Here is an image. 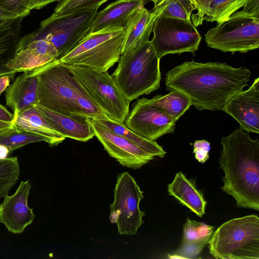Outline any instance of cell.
Here are the masks:
<instances>
[{"instance_id":"obj_1","label":"cell","mask_w":259,"mask_h":259,"mask_svg":"<svg viewBox=\"0 0 259 259\" xmlns=\"http://www.w3.org/2000/svg\"><path fill=\"white\" fill-rule=\"evenodd\" d=\"M166 89L178 91L198 110L223 111L227 102L248 85L251 71L226 63L186 61L166 73Z\"/></svg>"},{"instance_id":"obj_2","label":"cell","mask_w":259,"mask_h":259,"mask_svg":"<svg viewBox=\"0 0 259 259\" xmlns=\"http://www.w3.org/2000/svg\"><path fill=\"white\" fill-rule=\"evenodd\" d=\"M220 167L225 173L221 189L238 207L259 210V141L240 127L223 137Z\"/></svg>"},{"instance_id":"obj_3","label":"cell","mask_w":259,"mask_h":259,"mask_svg":"<svg viewBox=\"0 0 259 259\" xmlns=\"http://www.w3.org/2000/svg\"><path fill=\"white\" fill-rule=\"evenodd\" d=\"M31 71L38 78V104L68 116L94 119L107 117L68 67L58 59Z\"/></svg>"},{"instance_id":"obj_4","label":"cell","mask_w":259,"mask_h":259,"mask_svg":"<svg viewBox=\"0 0 259 259\" xmlns=\"http://www.w3.org/2000/svg\"><path fill=\"white\" fill-rule=\"evenodd\" d=\"M111 76L130 102L160 88V60L150 40L122 54Z\"/></svg>"},{"instance_id":"obj_5","label":"cell","mask_w":259,"mask_h":259,"mask_svg":"<svg viewBox=\"0 0 259 259\" xmlns=\"http://www.w3.org/2000/svg\"><path fill=\"white\" fill-rule=\"evenodd\" d=\"M216 259H259V218L232 219L213 232L208 242Z\"/></svg>"},{"instance_id":"obj_6","label":"cell","mask_w":259,"mask_h":259,"mask_svg":"<svg viewBox=\"0 0 259 259\" xmlns=\"http://www.w3.org/2000/svg\"><path fill=\"white\" fill-rule=\"evenodd\" d=\"M98 10L83 9L60 16L52 14L40 23L37 29L21 37L17 48L34 40L44 39L54 45L59 60L90 33Z\"/></svg>"},{"instance_id":"obj_7","label":"cell","mask_w":259,"mask_h":259,"mask_svg":"<svg viewBox=\"0 0 259 259\" xmlns=\"http://www.w3.org/2000/svg\"><path fill=\"white\" fill-rule=\"evenodd\" d=\"M124 38L122 27L89 33L74 49L59 59L67 66H85L107 71L121 55Z\"/></svg>"},{"instance_id":"obj_8","label":"cell","mask_w":259,"mask_h":259,"mask_svg":"<svg viewBox=\"0 0 259 259\" xmlns=\"http://www.w3.org/2000/svg\"><path fill=\"white\" fill-rule=\"evenodd\" d=\"M67 66L105 115L123 123L129 113L131 102L124 97L111 75L107 71L88 67Z\"/></svg>"},{"instance_id":"obj_9","label":"cell","mask_w":259,"mask_h":259,"mask_svg":"<svg viewBox=\"0 0 259 259\" xmlns=\"http://www.w3.org/2000/svg\"><path fill=\"white\" fill-rule=\"evenodd\" d=\"M207 47L223 52L247 53L258 48L259 18L236 11L204 35Z\"/></svg>"},{"instance_id":"obj_10","label":"cell","mask_w":259,"mask_h":259,"mask_svg":"<svg viewBox=\"0 0 259 259\" xmlns=\"http://www.w3.org/2000/svg\"><path fill=\"white\" fill-rule=\"evenodd\" d=\"M134 178L128 172L118 174L114 189V201L110 205L109 220L116 224L121 235H134L144 223V211L140 203L144 197Z\"/></svg>"},{"instance_id":"obj_11","label":"cell","mask_w":259,"mask_h":259,"mask_svg":"<svg viewBox=\"0 0 259 259\" xmlns=\"http://www.w3.org/2000/svg\"><path fill=\"white\" fill-rule=\"evenodd\" d=\"M150 40L158 58L167 54L189 52L195 55L202 37L191 21L158 15Z\"/></svg>"},{"instance_id":"obj_12","label":"cell","mask_w":259,"mask_h":259,"mask_svg":"<svg viewBox=\"0 0 259 259\" xmlns=\"http://www.w3.org/2000/svg\"><path fill=\"white\" fill-rule=\"evenodd\" d=\"M125 121V125L130 130L151 141L174 133L176 123L161 109L152 105L150 99L145 98L135 103Z\"/></svg>"},{"instance_id":"obj_13","label":"cell","mask_w":259,"mask_h":259,"mask_svg":"<svg viewBox=\"0 0 259 259\" xmlns=\"http://www.w3.org/2000/svg\"><path fill=\"white\" fill-rule=\"evenodd\" d=\"M95 136L109 155L123 166L136 169L155 157L128 140L109 130L97 119L90 118Z\"/></svg>"},{"instance_id":"obj_14","label":"cell","mask_w":259,"mask_h":259,"mask_svg":"<svg viewBox=\"0 0 259 259\" xmlns=\"http://www.w3.org/2000/svg\"><path fill=\"white\" fill-rule=\"evenodd\" d=\"M31 183L21 181L12 195H6L0 204V222L9 232L20 234L33 221L35 215L28 205Z\"/></svg>"},{"instance_id":"obj_15","label":"cell","mask_w":259,"mask_h":259,"mask_svg":"<svg viewBox=\"0 0 259 259\" xmlns=\"http://www.w3.org/2000/svg\"><path fill=\"white\" fill-rule=\"evenodd\" d=\"M247 133H259V78L251 85L232 97L223 110Z\"/></svg>"},{"instance_id":"obj_16","label":"cell","mask_w":259,"mask_h":259,"mask_svg":"<svg viewBox=\"0 0 259 259\" xmlns=\"http://www.w3.org/2000/svg\"><path fill=\"white\" fill-rule=\"evenodd\" d=\"M58 56L52 43L44 39L34 40L17 48L7 67L16 73L30 71L57 59Z\"/></svg>"},{"instance_id":"obj_17","label":"cell","mask_w":259,"mask_h":259,"mask_svg":"<svg viewBox=\"0 0 259 259\" xmlns=\"http://www.w3.org/2000/svg\"><path fill=\"white\" fill-rule=\"evenodd\" d=\"M6 105L13 111L14 118L38 103V78L31 71L18 75L5 91Z\"/></svg>"},{"instance_id":"obj_18","label":"cell","mask_w":259,"mask_h":259,"mask_svg":"<svg viewBox=\"0 0 259 259\" xmlns=\"http://www.w3.org/2000/svg\"><path fill=\"white\" fill-rule=\"evenodd\" d=\"M34 106L64 137L87 142L95 136L90 118L84 116H68L37 104Z\"/></svg>"},{"instance_id":"obj_19","label":"cell","mask_w":259,"mask_h":259,"mask_svg":"<svg viewBox=\"0 0 259 259\" xmlns=\"http://www.w3.org/2000/svg\"><path fill=\"white\" fill-rule=\"evenodd\" d=\"M158 15L156 10H148L145 7L137 9L130 15L123 28L124 38L121 55L149 40Z\"/></svg>"},{"instance_id":"obj_20","label":"cell","mask_w":259,"mask_h":259,"mask_svg":"<svg viewBox=\"0 0 259 259\" xmlns=\"http://www.w3.org/2000/svg\"><path fill=\"white\" fill-rule=\"evenodd\" d=\"M147 3V0H117L111 3L97 13L90 33L108 28H124L130 15Z\"/></svg>"},{"instance_id":"obj_21","label":"cell","mask_w":259,"mask_h":259,"mask_svg":"<svg viewBox=\"0 0 259 259\" xmlns=\"http://www.w3.org/2000/svg\"><path fill=\"white\" fill-rule=\"evenodd\" d=\"M214 227L188 219L183 227L182 243L169 258H193L208 244Z\"/></svg>"},{"instance_id":"obj_22","label":"cell","mask_w":259,"mask_h":259,"mask_svg":"<svg viewBox=\"0 0 259 259\" xmlns=\"http://www.w3.org/2000/svg\"><path fill=\"white\" fill-rule=\"evenodd\" d=\"M169 195L199 217L205 213L207 201L202 192L197 189L195 180L188 179L182 172H178L168 185Z\"/></svg>"},{"instance_id":"obj_23","label":"cell","mask_w":259,"mask_h":259,"mask_svg":"<svg viewBox=\"0 0 259 259\" xmlns=\"http://www.w3.org/2000/svg\"><path fill=\"white\" fill-rule=\"evenodd\" d=\"M12 125L18 130L42 136L50 146H57L65 139L33 106L19 114Z\"/></svg>"},{"instance_id":"obj_24","label":"cell","mask_w":259,"mask_h":259,"mask_svg":"<svg viewBox=\"0 0 259 259\" xmlns=\"http://www.w3.org/2000/svg\"><path fill=\"white\" fill-rule=\"evenodd\" d=\"M96 119L114 133L134 143L155 157L162 158L165 156L166 152L156 141L149 140L140 136L128 128L123 122L111 119L107 117Z\"/></svg>"},{"instance_id":"obj_25","label":"cell","mask_w":259,"mask_h":259,"mask_svg":"<svg viewBox=\"0 0 259 259\" xmlns=\"http://www.w3.org/2000/svg\"><path fill=\"white\" fill-rule=\"evenodd\" d=\"M150 101L176 122L191 105L187 97L176 91H171L163 96L156 95Z\"/></svg>"},{"instance_id":"obj_26","label":"cell","mask_w":259,"mask_h":259,"mask_svg":"<svg viewBox=\"0 0 259 259\" xmlns=\"http://www.w3.org/2000/svg\"><path fill=\"white\" fill-rule=\"evenodd\" d=\"M247 0H210L203 13V21L217 22L226 20L242 8Z\"/></svg>"},{"instance_id":"obj_27","label":"cell","mask_w":259,"mask_h":259,"mask_svg":"<svg viewBox=\"0 0 259 259\" xmlns=\"http://www.w3.org/2000/svg\"><path fill=\"white\" fill-rule=\"evenodd\" d=\"M42 141L47 142V140L38 135L18 130L12 125L0 131V145L7 147L12 153L26 145Z\"/></svg>"},{"instance_id":"obj_28","label":"cell","mask_w":259,"mask_h":259,"mask_svg":"<svg viewBox=\"0 0 259 259\" xmlns=\"http://www.w3.org/2000/svg\"><path fill=\"white\" fill-rule=\"evenodd\" d=\"M20 173L17 157L0 159V199L8 195Z\"/></svg>"},{"instance_id":"obj_29","label":"cell","mask_w":259,"mask_h":259,"mask_svg":"<svg viewBox=\"0 0 259 259\" xmlns=\"http://www.w3.org/2000/svg\"><path fill=\"white\" fill-rule=\"evenodd\" d=\"M163 17L191 21L194 6L188 0H168L159 7L153 8Z\"/></svg>"},{"instance_id":"obj_30","label":"cell","mask_w":259,"mask_h":259,"mask_svg":"<svg viewBox=\"0 0 259 259\" xmlns=\"http://www.w3.org/2000/svg\"><path fill=\"white\" fill-rule=\"evenodd\" d=\"M108 0H62L58 3L52 15L60 16L83 9H96Z\"/></svg>"},{"instance_id":"obj_31","label":"cell","mask_w":259,"mask_h":259,"mask_svg":"<svg viewBox=\"0 0 259 259\" xmlns=\"http://www.w3.org/2000/svg\"><path fill=\"white\" fill-rule=\"evenodd\" d=\"M0 7L18 17H25L32 10V0H0Z\"/></svg>"},{"instance_id":"obj_32","label":"cell","mask_w":259,"mask_h":259,"mask_svg":"<svg viewBox=\"0 0 259 259\" xmlns=\"http://www.w3.org/2000/svg\"><path fill=\"white\" fill-rule=\"evenodd\" d=\"M193 152L195 158L201 163H204L209 158L210 144L205 140H196L193 144Z\"/></svg>"},{"instance_id":"obj_33","label":"cell","mask_w":259,"mask_h":259,"mask_svg":"<svg viewBox=\"0 0 259 259\" xmlns=\"http://www.w3.org/2000/svg\"><path fill=\"white\" fill-rule=\"evenodd\" d=\"M168 0H164L161 6ZM195 7L197 10V13L191 15V19L193 21V24L196 27L201 25L203 23V13L204 10L210 0H188ZM159 6L158 7H159ZM157 7V8H158Z\"/></svg>"},{"instance_id":"obj_34","label":"cell","mask_w":259,"mask_h":259,"mask_svg":"<svg viewBox=\"0 0 259 259\" xmlns=\"http://www.w3.org/2000/svg\"><path fill=\"white\" fill-rule=\"evenodd\" d=\"M240 11L244 14L259 18V0H247Z\"/></svg>"},{"instance_id":"obj_35","label":"cell","mask_w":259,"mask_h":259,"mask_svg":"<svg viewBox=\"0 0 259 259\" xmlns=\"http://www.w3.org/2000/svg\"><path fill=\"white\" fill-rule=\"evenodd\" d=\"M16 74V73H12L0 76V96L10 85L11 81L14 78Z\"/></svg>"},{"instance_id":"obj_36","label":"cell","mask_w":259,"mask_h":259,"mask_svg":"<svg viewBox=\"0 0 259 259\" xmlns=\"http://www.w3.org/2000/svg\"><path fill=\"white\" fill-rule=\"evenodd\" d=\"M14 119V115L7 108L0 104V121L12 123Z\"/></svg>"},{"instance_id":"obj_37","label":"cell","mask_w":259,"mask_h":259,"mask_svg":"<svg viewBox=\"0 0 259 259\" xmlns=\"http://www.w3.org/2000/svg\"><path fill=\"white\" fill-rule=\"evenodd\" d=\"M15 14L10 13L0 7V26L4 23L17 18Z\"/></svg>"},{"instance_id":"obj_38","label":"cell","mask_w":259,"mask_h":259,"mask_svg":"<svg viewBox=\"0 0 259 259\" xmlns=\"http://www.w3.org/2000/svg\"><path fill=\"white\" fill-rule=\"evenodd\" d=\"M61 1L62 0H32V10L40 9L52 3Z\"/></svg>"},{"instance_id":"obj_39","label":"cell","mask_w":259,"mask_h":259,"mask_svg":"<svg viewBox=\"0 0 259 259\" xmlns=\"http://www.w3.org/2000/svg\"><path fill=\"white\" fill-rule=\"evenodd\" d=\"M11 153V151L7 147L0 145V159L9 157Z\"/></svg>"},{"instance_id":"obj_40","label":"cell","mask_w":259,"mask_h":259,"mask_svg":"<svg viewBox=\"0 0 259 259\" xmlns=\"http://www.w3.org/2000/svg\"><path fill=\"white\" fill-rule=\"evenodd\" d=\"M12 126V123L0 121V131L8 128Z\"/></svg>"},{"instance_id":"obj_41","label":"cell","mask_w":259,"mask_h":259,"mask_svg":"<svg viewBox=\"0 0 259 259\" xmlns=\"http://www.w3.org/2000/svg\"><path fill=\"white\" fill-rule=\"evenodd\" d=\"M150 1H152L154 4L153 8H157L159 6H160L163 3V2H164V0H150Z\"/></svg>"}]
</instances>
